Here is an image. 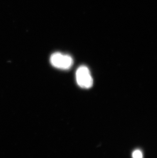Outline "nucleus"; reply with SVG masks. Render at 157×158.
<instances>
[{"instance_id":"obj_2","label":"nucleus","mask_w":157,"mask_h":158,"mask_svg":"<svg viewBox=\"0 0 157 158\" xmlns=\"http://www.w3.org/2000/svg\"><path fill=\"white\" fill-rule=\"evenodd\" d=\"M76 80L80 87L89 89L93 85V79L89 69L85 66L78 68L76 72Z\"/></svg>"},{"instance_id":"obj_1","label":"nucleus","mask_w":157,"mask_h":158,"mask_svg":"<svg viewBox=\"0 0 157 158\" xmlns=\"http://www.w3.org/2000/svg\"><path fill=\"white\" fill-rule=\"evenodd\" d=\"M50 62L54 67L62 70H67L73 66L74 60L70 55L56 52L51 55Z\"/></svg>"},{"instance_id":"obj_3","label":"nucleus","mask_w":157,"mask_h":158,"mask_svg":"<svg viewBox=\"0 0 157 158\" xmlns=\"http://www.w3.org/2000/svg\"><path fill=\"white\" fill-rule=\"evenodd\" d=\"M133 158H143V154L140 150H135L132 154Z\"/></svg>"}]
</instances>
